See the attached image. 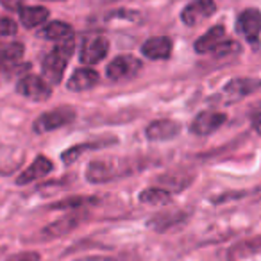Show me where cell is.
I'll use <instances>...</instances> for the list:
<instances>
[{
  "label": "cell",
  "instance_id": "6da1fadb",
  "mask_svg": "<svg viewBox=\"0 0 261 261\" xmlns=\"http://www.w3.org/2000/svg\"><path fill=\"white\" fill-rule=\"evenodd\" d=\"M73 50H75V40L66 38V40L59 41V45H56L50 54L45 56L43 63H41V72L50 84H59L63 81V73H65Z\"/></svg>",
  "mask_w": 261,
  "mask_h": 261
},
{
  "label": "cell",
  "instance_id": "7a4b0ae2",
  "mask_svg": "<svg viewBox=\"0 0 261 261\" xmlns=\"http://www.w3.org/2000/svg\"><path fill=\"white\" fill-rule=\"evenodd\" d=\"M75 109L70 106H63V108H56L52 111H47L43 115H40L36 118V122L33 123L34 133L43 135V133H50V130L61 129V127L68 125L75 120Z\"/></svg>",
  "mask_w": 261,
  "mask_h": 261
},
{
  "label": "cell",
  "instance_id": "3957f363",
  "mask_svg": "<svg viewBox=\"0 0 261 261\" xmlns=\"http://www.w3.org/2000/svg\"><path fill=\"white\" fill-rule=\"evenodd\" d=\"M142 68H143V63L136 56L122 54V56H116L115 59H111L108 63V66H106V77L109 81H115V83L129 81L138 75V72Z\"/></svg>",
  "mask_w": 261,
  "mask_h": 261
},
{
  "label": "cell",
  "instance_id": "277c9868",
  "mask_svg": "<svg viewBox=\"0 0 261 261\" xmlns=\"http://www.w3.org/2000/svg\"><path fill=\"white\" fill-rule=\"evenodd\" d=\"M16 91L22 97L34 102H45L52 97V88L43 77L38 75H23L16 84Z\"/></svg>",
  "mask_w": 261,
  "mask_h": 261
},
{
  "label": "cell",
  "instance_id": "5b68a950",
  "mask_svg": "<svg viewBox=\"0 0 261 261\" xmlns=\"http://www.w3.org/2000/svg\"><path fill=\"white\" fill-rule=\"evenodd\" d=\"M236 33L243 36L250 45L259 43L261 33V11L256 8H249L240 13L236 20Z\"/></svg>",
  "mask_w": 261,
  "mask_h": 261
},
{
  "label": "cell",
  "instance_id": "8992f818",
  "mask_svg": "<svg viewBox=\"0 0 261 261\" xmlns=\"http://www.w3.org/2000/svg\"><path fill=\"white\" fill-rule=\"evenodd\" d=\"M217 11L215 0H193L181 11V20L185 25L195 27L200 25L204 20L211 18Z\"/></svg>",
  "mask_w": 261,
  "mask_h": 261
},
{
  "label": "cell",
  "instance_id": "52a82bcc",
  "mask_svg": "<svg viewBox=\"0 0 261 261\" xmlns=\"http://www.w3.org/2000/svg\"><path fill=\"white\" fill-rule=\"evenodd\" d=\"M120 175V167L113 160H93L86 167V181L91 185L109 182Z\"/></svg>",
  "mask_w": 261,
  "mask_h": 261
},
{
  "label": "cell",
  "instance_id": "ba28073f",
  "mask_svg": "<svg viewBox=\"0 0 261 261\" xmlns=\"http://www.w3.org/2000/svg\"><path fill=\"white\" fill-rule=\"evenodd\" d=\"M227 122V115L220 111H200L193 118L190 130L197 136H210Z\"/></svg>",
  "mask_w": 261,
  "mask_h": 261
},
{
  "label": "cell",
  "instance_id": "9c48e42d",
  "mask_svg": "<svg viewBox=\"0 0 261 261\" xmlns=\"http://www.w3.org/2000/svg\"><path fill=\"white\" fill-rule=\"evenodd\" d=\"M109 52V41L104 36H93L84 41L79 52V61L86 66L97 65L108 56Z\"/></svg>",
  "mask_w": 261,
  "mask_h": 261
},
{
  "label": "cell",
  "instance_id": "30bf717a",
  "mask_svg": "<svg viewBox=\"0 0 261 261\" xmlns=\"http://www.w3.org/2000/svg\"><path fill=\"white\" fill-rule=\"evenodd\" d=\"M179 133H181V123L172 118L154 120L145 129V136L150 142H168L179 136Z\"/></svg>",
  "mask_w": 261,
  "mask_h": 261
},
{
  "label": "cell",
  "instance_id": "8fae6325",
  "mask_svg": "<svg viewBox=\"0 0 261 261\" xmlns=\"http://www.w3.org/2000/svg\"><path fill=\"white\" fill-rule=\"evenodd\" d=\"M261 90V81L254 79V77H238V79H231L224 86V93L227 95L231 100H240L243 97L256 93Z\"/></svg>",
  "mask_w": 261,
  "mask_h": 261
},
{
  "label": "cell",
  "instance_id": "7c38bea8",
  "mask_svg": "<svg viewBox=\"0 0 261 261\" xmlns=\"http://www.w3.org/2000/svg\"><path fill=\"white\" fill-rule=\"evenodd\" d=\"M172 48H174V43H172L170 38L154 36L149 38L142 45V54L150 61H163V59H168L172 56Z\"/></svg>",
  "mask_w": 261,
  "mask_h": 261
},
{
  "label": "cell",
  "instance_id": "4fadbf2b",
  "mask_svg": "<svg viewBox=\"0 0 261 261\" xmlns=\"http://www.w3.org/2000/svg\"><path fill=\"white\" fill-rule=\"evenodd\" d=\"M84 220V215H68V217H63L59 220L52 222V224L45 225L41 229V238L43 240H54V238H61V236L68 234L70 231L81 225V222Z\"/></svg>",
  "mask_w": 261,
  "mask_h": 261
},
{
  "label": "cell",
  "instance_id": "5bb4252c",
  "mask_svg": "<svg viewBox=\"0 0 261 261\" xmlns=\"http://www.w3.org/2000/svg\"><path fill=\"white\" fill-rule=\"evenodd\" d=\"M98 83H100V75L91 66H86V68H77L70 75V79L66 81V88L70 91H86L95 88Z\"/></svg>",
  "mask_w": 261,
  "mask_h": 261
},
{
  "label": "cell",
  "instance_id": "9a60e30c",
  "mask_svg": "<svg viewBox=\"0 0 261 261\" xmlns=\"http://www.w3.org/2000/svg\"><path fill=\"white\" fill-rule=\"evenodd\" d=\"M52 170H54V163H52L47 156H38L36 160L31 163V167L25 168V170L16 177V185H20V186L29 185V182L45 177V175L50 174Z\"/></svg>",
  "mask_w": 261,
  "mask_h": 261
},
{
  "label": "cell",
  "instance_id": "2e32d148",
  "mask_svg": "<svg viewBox=\"0 0 261 261\" xmlns=\"http://www.w3.org/2000/svg\"><path fill=\"white\" fill-rule=\"evenodd\" d=\"M225 40V27L224 25H215L206 34L195 41V52L197 54H211L222 41Z\"/></svg>",
  "mask_w": 261,
  "mask_h": 261
},
{
  "label": "cell",
  "instance_id": "e0dca14e",
  "mask_svg": "<svg viewBox=\"0 0 261 261\" xmlns=\"http://www.w3.org/2000/svg\"><path fill=\"white\" fill-rule=\"evenodd\" d=\"M25 54V47L20 41H8L0 43V68L9 70L20 63V59Z\"/></svg>",
  "mask_w": 261,
  "mask_h": 261
},
{
  "label": "cell",
  "instance_id": "ac0fdd59",
  "mask_svg": "<svg viewBox=\"0 0 261 261\" xmlns=\"http://www.w3.org/2000/svg\"><path fill=\"white\" fill-rule=\"evenodd\" d=\"M50 16V11L43 6H29V8L20 9V22L27 29H34L45 23Z\"/></svg>",
  "mask_w": 261,
  "mask_h": 261
},
{
  "label": "cell",
  "instance_id": "d6986e66",
  "mask_svg": "<svg viewBox=\"0 0 261 261\" xmlns=\"http://www.w3.org/2000/svg\"><path fill=\"white\" fill-rule=\"evenodd\" d=\"M38 34H40V38H43V40L63 41V40H66V38H73V29H72V25H68L66 22L56 20V22L47 23Z\"/></svg>",
  "mask_w": 261,
  "mask_h": 261
},
{
  "label": "cell",
  "instance_id": "ffe728a7",
  "mask_svg": "<svg viewBox=\"0 0 261 261\" xmlns=\"http://www.w3.org/2000/svg\"><path fill=\"white\" fill-rule=\"evenodd\" d=\"M138 200L149 206H167L172 202V193L165 188H145L140 192Z\"/></svg>",
  "mask_w": 261,
  "mask_h": 261
},
{
  "label": "cell",
  "instance_id": "44dd1931",
  "mask_svg": "<svg viewBox=\"0 0 261 261\" xmlns=\"http://www.w3.org/2000/svg\"><path fill=\"white\" fill-rule=\"evenodd\" d=\"M106 145V140L104 142H86V143H77V145L70 147V149H66L65 152L61 154V160L63 163L68 167V165H73L77 160H79L81 156H83L84 152H88V150H95V149H100V147Z\"/></svg>",
  "mask_w": 261,
  "mask_h": 261
},
{
  "label": "cell",
  "instance_id": "7402d4cb",
  "mask_svg": "<svg viewBox=\"0 0 261 261\" xmlns=\"http://www.w3.org/2000/svg\"><path fill=\"white\" fill-rule=\"evenodd\" d=\"M93 200L97 199H93V197H70V199H63L59 202L52 204L50 210H70V207H79L83 204H90Z\"/></svg>",
  "mask_w": 261,
  "mask_h": 261
},
{
  "label": "cell",
  "instance_id": "603a6c76",
  "mask_svg": "<svg viewBox=\"0 0 261 261\" xmlns=\"http://www.w3.org/2000/svg\"><path fill=\"white\" fill-rule=\"evenodd\" d=\"M242 47H240L238 41L234 40H224L217 48H215L211 54H215L217 58H224V56H229V54H234V52H240Z\"/></svg>",
  "mask_w": 261,
  "mask_h": 261
},
{
  "label": "cell",
  "instance_id": "cb8c5ba5",
  "mask_svg": "<svg viewBox=\"0 0 261 261\" xmlns=\"http://www.w3.org/2000/svg\"><path fill=\"white\" fill-rule=\"evenodd\" d=\"M16 31H18V25L15 20L0 16V36H13V34H16Z\"/></svg>",
  "mask_w": 261,
  "mask_h": 261
},
{
  "label": "cell",
  "instance_id": "d4e9b609",
  "mask_svg": "<svg viewBox=\"0 0 261 261\" xmlns=\"http://www.w3.org/2000/svg\"><path fill=\"white\" fill-rule=\"evenodd\" d=\"M40 259H41V256L38 252H34V250H25V252L15 254V256H11L6 261H40Z\"/></svg>",
  "mask_w": 261,
  "mask_h": 261
},
{
  "label": "cell",
  "instance_id": "484cf974",
  "mask_svg": "<svg viewBox=\"0 0 261 261\" xmlns=\"http://www.w3.org/2000/svg\"><path fill=\"white\" fill-rule=\"evenodd\" d=\"M23 2L25 0H0V4L4 6L9 11H20L23 8Z\"/></svg>",
  "mask_w": 261,
  "mask_h": 261
},
{
  "label": "cell",
  "instance_id": "4316f807",
  "mask_svg": "<svg viewBox=\"0 0 261 261\" xmlns=\"http://www.w3.org/2000/svg\"><path fill=\"white\" fill-rule=\"evenodd\" d=\"M250 125H252V129L256 130V135L261 136V113H257V115L252 116V122H250Z\"/></svg>",
  "mask_w": 261,
  "mask_h": 261
},
{
  "label": "cell",
  "instance_id": "83f0119b",
  "mask_svg": "<svg viewBox=\"0 0 261 261\" xmlns=\"http://www.w3.org/2000/svg\"><path fill=\"white\" fill-rule=\"evenodd\" d=\"M0 252H2V249H0Z\"/></svg>",
  "mask_w": 261,
  "mask_h": 261
},
{
  "label": "cell",
  "instance_id": "f1b7e54d",
  "mask_svg": "<svg viewBox=\"0 0 261 261\" xmlns=\"http://www.w3.org/2000/svg\"><path fill=\"white\" fill-rule=\"evenodd\" d=\"M58 2H59V0H58Z\"/></svg>",
  "mask_w": 261,
  "mask_h": 261
}]
</instances>
